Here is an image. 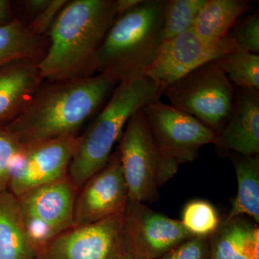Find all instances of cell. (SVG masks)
I'll return each mask as SVG.
<instances>
[{
    "label": "cell",
    "instance_id": "19",
    "mask_svg": "<svg viewBox=\"0 0 259 259\" xmlns=\"http://www.w3.org/2000/svg\"><path fill=\"white\" fill-rule=\"evenodd\" d=\"M232 161L236 170L238 190L227 219L251 218L259 223V154L243 156L234 153Z\"/></svg>",
    "mask_w": 259,
    "mask_h": 259
},
{
    "label": "cell",
    "instance_id": "27",
    "mask_svg": "<svg viewBox=\"0 0 259 259\" xmlns=\"http://www.w3.org/2000/svg\"><path fill=\"white\" fill-rule=\"evenodd\" d=\"M67 3V0H49L47 6L25 25L32 33L45 37Z\"/></svg>",
    "mask_w": 259,
    "mask_h": 259
},
{
    "label": "cell",
    "instance_id": "18",
    "mask_svg": "<svg viewBox=\"0 0 259 259\" xmlns=\"http://www.w3.org/2000/svg\"><path fill=\"white\" fill-rule=\"evenodd\" d=\"M0 259H37L18 199L8 190L0 193Z\"/></svg>",
    "mask_w": 259,
    "mask_h": 259
},
{
    "label": "cell",
    "instance_id": "24",
    "mask_svg": "<svg viewBox=\"0 0 259 259\" xmlns=\"http://www.w3.org/2000/svg\"><path fill=\"white\" fill-rule=\"evenodd\" d=\"M180 221L192 236L199 237L210 236L221 223L214 206L202 199L192 200L186 204Z\"/></svg>",
    "mask_w": 259,
    "mask_h": 259
},
{
    "label": "cell",
    "instance_id": "3",
    "mask_svg": "<svg viewBox=\"0 0 259 259\" xmlns=\"http://www.w3.org/2000/svg\"><path fill=\"white\" fill-rule=\"evenodd\" d=\"M163 92L161 83L145 75L117 84L100 113L77 137L68 176L78 190L106 165L132 115L160 100Z\"/></svg>",
    "mask_w": 259,
    "mask_h": 259
},
{
    "label": "cell",
    "instance_id": "21",
    "mask_svg": "<svg viewBox=\"0 0 259 259\" xmlns=\"http://www.w3.org/2000/svg\"><path fill=\"white\" fill-rule=\"evenodd\" d=\"M234 86L259 90V55L235 51L216 59Z\"/></svg>",
    "mask_w": 259,
    "mask_h": 259
},
{
    "label": "cell",
    "instance_id": "6",
    "mask_svg": "<svg viewBox=\"0 0 259 259\" xmlns=\"http://www.w3.org/2000/svg\"><path fill=\"white\" fill-rule=\"evenodd\" d=\"M234 91L215 59L167 86L163 95L172 107L193 116L218 134L228 120Z\"/></svg>",
    "mask_w": 259,
    "mask_h": 259
},
{
    "label": "cell",
    "instance_id": "5",
    "mask_svg": "<svg viewBox=\"0 0 259 259\" xmlns=\"http://www.w3.org/2000/svg\"><path fill=\"white\" fill-rule=\"evenodd\" d=\"M143 112L159 156V187L181 165L194 161L201 147L215 141L216 134L202 122L160 100L143 107Z\"/></svg>",
    "mask_w": 259,
    "mask_h": 259
},
{
    "label": "cell",
    "instance_id": "26",
    "mask_svg": "<svg viewBox=\"0 0 259 259\" xmlns=\"http://www.w3.org/2000/svg\"><path fill=\"white\" fill-rule=\"evenodd\" d=\"M209 237L192 236L158 259H209Z\"/></svg>",
    "mask_w": 259,
    "mask_h": 259
},
{
    "label": "cell",
    "instance_id": "8",
    "mask_svg": "<svg viewBox=\"0 0 259 259\" xmlns=\"http://www.w3.org/2000/svg\"><path fill=\"white\" fill-rule=\"evenodd\" d=\"M127 253L122 212L66 230L44 245L37 259H123Z\"/></svg>",
    "mask_w": 259,
    "mask_h": 259
},
{
    "label": "cell",
    "instance_id": "29",
    "mask_svg": "<svg viewBox=\"0 0 259 259\" xmlns=\"http://www.w3.org/2000/svg\"><path fill=\"white\" fill-rule=\"evenodd\" d=\"M141 0H116V7L120 16L141 3Z\"/></svg>",
    "mask_w": 259,
    "mask_h": 259
},
{
    "label": "cell",
    "instance_id": "30",
    "mask_svg": "<svg viewBox=\"0 0 259 259\" xmlns=\"http://www.w3.org/2000/svg\"><path fill=\"white\" fill-rule=\"evenodd\" d=\"M123 259H141V258H137V257L134 256V255L131 254V253H127V254H126L125 258H124Z\"/></svg>",
    "mask_w": 259,
    "mask_h": 259
},
{
    "label": "cell",
    "instance_id": "22",
    "mask_svg": "<svg viewBox=\"0 0 259 259\" xmlns=\"http://www.w3.org/2000/svg\"><path fill=\"white\" fill-rule=\"evenodd\" d=\"M207 0H166L163 11V42L193 28Z\"/></svg>",
    "mask_w": 259,
    "mask_h": 259
},
{
    "label": "cell",
    "instance_id": "1",
    "mask_svg": "<svg viewBox=\"0 0 259 259\" xmlns=\"http://www.w3.org/2000/svg\"><path fill=\"white\" fill-rule=\"evenodd\" d=\"M118 83L106 73L83 79L42 82L23 112L4 127L24 147L76 135Z\"/></svg>",
    "mask_w": 259,
    "mask_h": 259
},
{
    "label": "cell",
    "instance_id": "17",
    "mask_svg": "<svg viewBox=\"0 0 259 259\" xmlns=\"http://www.w3.org/2000/svg\"><path fill=\"white\" fill-rule=\"evenodd\" d=\"M252 8L250 0H207L192 29L202 44L216 49L237 20Z\"/></svg>",
    "mask_w": 259,
    "mask_h": 259
},
{
    "label": "cell",
    "instance_id": "14",
    "mask_svg": "<svg viewBox=\"0 0 259 259\" xmlns=\"http://www.w3.org/2000/svg\"><path fill=\"white\" fill-rule=\"evenodd\" d=\"M234 96L226 125L216 134L221 152L243 156L259 154V90L234 86Z\"/></svg>",
    "mask_w": 259,
    "mask_h": 259
},
{
    "label": "cell",
    "instance_id": "16",
    "mask_svg": "<svg viewBox=\"0 0 259 259\" xmlns=\"http://www.w3.org/2000/svg\"><path fill=\"white\" fill-rule=\"evenodd\" d=\"M246 217L226 219L209 237V259H259V228Z\"/></svg>",
    "mask_w": 259,
    "mask_h": 259
},
{
    "label": "cell",
    "instance_id": "15",
    "mask_svg": "<svg viewBox=\"0 0 259 259\" xmlns=\"http://www.w3.org/2000/svg\"><path fill=\"white\" fill-rule=\"evenodd\" d=\"M44 81L37 61L19 60L0 67V127L23 112Z\"/></svg>",
    "mask_w": 259,
    "mask_h": 259
},
{
    "label": "cell",
    "instance_id": "4",
    "mask_svg": "<svg viewBox=\"0 0 259 259\" xmlns=\"http://www.w3.org/2000/svg\"><path fill=\"white\" fill-rule=\"evenodd\" d=\"M166 0H141L112 25L96 59L98 73L118 83L144 76L163 42Z\"/></svg>",
    "mask_w": 259,
    "mask_h": 259
},
{
    "label": "cell",
    "instance_id": "12",
    "mask_svg": "<svg viewBox=\"0 0 259 259\" xmlns=\"http://www.w3.org/2000/svg\"><path fill=\"white\" fill-rule=\"evenodd\" d=\"M128 190L118 148L103 168L79 189L75 203L74 226H84L124 212Z\"/></svg>",
    "mask_w": 259,
    "mask_h": 259
},
{
    "label": "cell",
    "instance_id": "20",
    "mask_svg": "<svg viewBox=\"0 0 259 259\" xmlns=\"http://www.w3.org/2000/svg\"><path fill=\"white\" fill-rule=\"evenodd\" d=\"M45 37L30 31L23 20L15 17L0 26V67L19 60L40 61L45 54Z\"/></svg>",
    "mask_w": 259,
    "mask_h": 259
},
{
    "label": "cell",
    "instance_id": "25",
    "mask_svg": "<svg viewBox=\"0 0 259 259\" xmlns=\"http://www.w3.org/2000/svg\"><path fill=\"white\" fill-rule=\"evenodd\" d=\"M24 146L5 127H0V193L8 190L10 171Z\"/></svg>",
    "mask_w": 259,
    "mask_h": 259
},
{
    "label": "cell",
    "instance_id": "13",
    "mask_svg": "<svg viewBox=\"0 0 259 259\" xmlns=\"http://www.w3.org/2000/svg\"><path fill=\"white\" fill-rule=\"evenodd\" d=\"M228 54L220 42L213 49L202 44L193 29L162 42L145 76L161 83L163 90L200 65Z\"/></svg>",
    "mask_w": 259,
    "mask_h": 259
},
{
    "label": "cell",
    "instance_id": "9",
    "mask_svg": "<svg viewBox=\"0 0 259 259\" xmlns=\"http://www.w3.org/2000/svg\"><path fill=\"white\" fill-rule=\"evenodd\" d=\"M118 141L129 199L143 203L157 201L159 156L143 108L127 121Z\"/></svg>",
    "mask_w": 259,
    "mask_h": 259
},
{
    "label": "cell",
    "instance_id": "10",
    "mask_svg": "<svg viewBox=\"0 0 259 259\" xmlns=\"http://www.w3.org/2000/svg\"><path fill=\"white\" fill-rule=\"evenodd\" d=\"M127 253L141 259H158L194 236L178 220L128 199L123 212Z\"/></svg>",
    "mask_w": 259,
    "mask_h": 259
},
{
    "label": "cell",
    "instance_id": "11",
    "mask_svg": "<svg viewBox=\"0 0 259 259\" xmlns=\"http://www.w3.org/2000/svg\"><path fill=\"white\" fill-rule=\"evenodd\" d=\"M77 135H67L25 146L10 171L8 191L16 197L68 175Z\"/></svg>",
    "mask_w": 259,
    "mask_h": 259
},
{
    "label": "cell",
    "instance_id": "2",
    "mask_svg": "<svg viewBox=\"0 0 259 259\" xmlns=\"http://www.w3.org/2000/svg\"><path fill=\"white\" fill-rule=\"evenodd\" d=\"M119 17L116 0L68 1L48 32L49 48L37 62L44 79H83L96 74L97 54Z\"/></svg>",
    "mask_w": 259,
    "mask_h": 259
},
{
    "label": "cell",
    "instance_id": "28",
    "mask_svg": "<svg viewBox=\"0 0 259 259\" xmlns=\"http://www.w3.org/2000/svg\"><path fill=\"white\" fill-rule=\"evenodd\" d=\"M12 4L8 0H0V26L14 19Z\"/></svg>",
    "mask_w": 259,
    "mask_h": 259
},
{
    "label": "cell",
    "instance_id": "23",
    "mask_svg": "<svg viewBox=\"0 0 259 259\" xmlns=\"http://www.w3.org/2000/svg\"><path fill=\"white\" fill-rule=\"evenodd\" d=\"M221 42L229 53L246 51L259 52V13L245 14L238 19Z\"/></svg>",
    "mask_w": 259,
    "mask_h": 259
},
{
    "label": "cell",
    "instance_id": "7",
    "mask_svg": "<svg viewBox=\"0 0 259 259\" xmlns=\"http://www.w3.org/2000/svg\"><path fill=\"white\" fill-rule=\"evenodd\" d=\"M78 192L67 175L17 197L37 254L53 238L74 226Z\"/></svg>",
    "mask_w": 259,
    "mask_h": 259
}]
</instances>
